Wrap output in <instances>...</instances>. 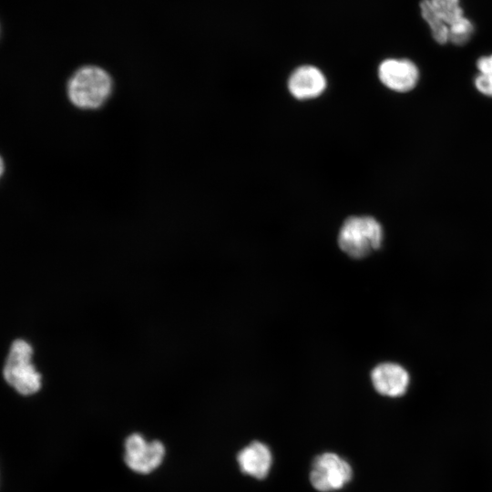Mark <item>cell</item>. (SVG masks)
<instances>
[{
  "instance_id": "4",
  "label": "cell",
  "mask_w": 492,
  "mask_h": 492,
  "mask_svg": "<svg viewBox=\"0 0 492 492\" xmlns=\"http://www.w3.org/2000/svg\"><path fill=\"white\" fill-rule=\"evenodd\" d=\"M352 477L353 469L350 464L331 452L316 456L310 471L312 486L321 492L339 490L350 482Z\"/></svg>"
},
{
  "instance_id": "8",
  "label": "cell",
  "mask_w": 492,
  "mask_h": 492,
  "mask_svg": "<svg viewBox=\"0 0 492 492\" xmlns=\"http://www.w3.org/2000/svg\"><path fill=\"white\" fill-rule=\"evenodd\" d=\"M326 87L324 75L313 66H302L289 77L290 93L298 99H309L320 96Z\"/></svg>"
},
{
  "instance_id": "1",
  "label": "cell",
  "mask_w": 492,
  "mask_h": 492,
  "mask_svg": "<svg viewBox=\"0 0 492 492\" xmlns=\"http://www.w3.org/2000/svg\"><path fill=\"white\" fill-rule=\"evenodd\" d=\"M113 86V79L107 70L97 66H84L69 77L67 95L76 108L96 110L108 100Z\"/></svg>"
},
{
  "instance_id": "5",
  "label": "cell",
  "mask_w": 492,
  "mask_h": 492,
  "mask_svg": "<svg viewBox=\"0 0 492 492\" xmlns=\"http://www.w3.org/2000/svg\"><path fill=\"white\" fill-rule=\"evenodd\" d=\"M165 456V446L158 440L148 442L140 434L130 435L125 442L124 459L127 466L139 474L158 468Z\"/></svg>"
},
{
  "instance_id": "10",
  "label": "cell",
  "mask_w": 492,
  "mask_h": 492,
  "mask_svg": "<svg viewBox=\"0 0 492 492\" xmlns=\"http://www.w3.org/2000/svg\"><path fill=\"white\" fill-rule=\"evenodd\" d=\"M422 17L428 24L434 39L438 44L449 41V27L434 10L430 0H422L420 3Z\"/></svg>"
},
{
  "instance_id": "2",
  "label": "cell",
  "mask_w": 492,
  "mask_h": 492,
  "mask_svg": "<svg viewBox=\"0 0 492 492\" xmlns=\"http://www.w3.org/2000/svg\"><path fill=\"white\" fill-rule=\"evenodd\" d=\"M383 240L381 224L371 216H352L340 229L338 244L350 257L361 259L377 250Z\"/></svg>"
},
{
  "instance_id": "7",
  "label": "cell",
  "mask_w": 492,
  "mask_h": 492,
  "mask_svg": "<svg viewBox=\"0 0 492 492\" xmlns=\"http://www.w3.org/2000/svg\"><path fill=\"white\" fill-rule=\"evenodd\" d=\"M371 379L374 388L382 395L400 397L408 389L410 376L408 372L395 363H382L376 365Z\"/></svg>"
},
{
  "instance_id": "9",
  "label": "cell",
  "mask_w": 492,
  "mask_h": 492,
  "mask_svg": "<svg viewBox=\"0 0 492 492\" xmlns=\"http://www.w3.org/2000/svg\"><path fill=\"white\" fill-rule=\"evenodd\" d=\"M240 469L252 477L265 478L272 464L270 448L263 443L254 441L243 447L237 456Z\"/></svg>"
},
{
  "instance_id": "3",
  "label": "cell",
  "mask_w": 492,
  "mask_h": 492,
  "mask_svg": "<svg viewBox=\"0 0 492 492\" xmlns=\"http://www.w3.org/2000/svg\"><path fill=\"white\" fill-rule=\"evenodd\" d=\"M32 348L24 340L13 342L4 366L5 380L19 394L29 395L41 387V375L31 364Z\"/></svg>"
},
{
  "instance_id": "13",
  "label": "cell",
  "mask_w": 492,
  "mask_h": 492,
  "mask_svg": "<svg viewBox=\"0 0 492 492\" xmlns=\"http://www.w3.org/2000/svg\"><path fill=\"white\" fill-rule=\"evenodd\" d=\"M475 87L481 94L492 97V77L478 74L475 78Z\"/></svg>"
},
{
  "instance_id": "12",
  "label": "cell",
  "mask_w": 492,
  "mask_h": 492,
  "mask_svg": "<svg viewBox=\"0 0 492 492\" xmlns=\"http://www.w3.org/2000/svg\"><path fill=\"white\" fill-rule=\"evenodd\" d=\"M475 26L466 16L449 26V41L455 45L466 44L474 34Z\"/></svg>"
},
{
  "instance_id": "14",
  "label": "cell",
  "mask_w": 492,
  "mask_h": 492,
  "mask_svg": "<svg viewBox=\"0 0 492 492\" xmlns=\"http://www.w3.org/2000/svg\"><path fill=\"white\" fill-rule=\"evenodd\" d=\"M479 74L492 77V55L483 56L477 61Z\"/></svg>"
},
{
  "instance_id": "6",
  "label": "cell",
  "mask_w": 492,
  "mask_h": 492,
  "mask_svg": "<svg viewBox=\"0 0 492 492\" xmlns=\"http://www.w3.org/2000/svg\"><path fill=\"white\" fill-rule=\"evenodd\" d=\"M378 77L387 88L403 93L415 88L419 79V70L407 58H387L380 64Z\"/></svg>"
},
{
  "instance_id": "11",
  "label": "cell",
  "mask_w": 492,
  "mask_h": 492,
  "mask_svg": "<svg viewBox=\"0 0 492 492\" xmlns=\"http://www.w3.org/2000/svg\"><path fill=\"white\" fill-rule=\"evenodd\" d=\"M430 2L436 13L448 27L464 17L460 0H430Z\"/></svg>"
}]
</instances>
